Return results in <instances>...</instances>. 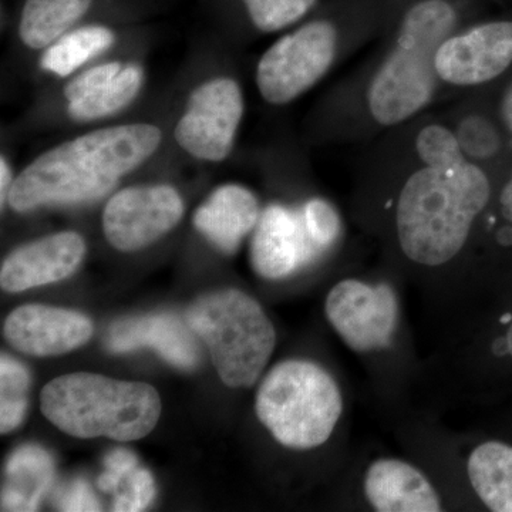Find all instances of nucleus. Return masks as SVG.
Segmentation results:
<instances>
[{"mask_svg": "<svg viewBox=\"0 0 512 512\" xmlns=\"http://www.w3.org/2000/svg\"><path fill=\"white\" fill-rule=\"evenodd\" d=\"M491 198L483 168L466 160L447 170L421 165L394 202L397 248L416 268L437 271L463 254Z\"/></svg>", "mask_w": 512, "mask_h": 512, "instance_id": "f257e3e1", "label": "nucleus"}, {"mask_svg": "<svg viewBox=\"0 0 512 512\" xmlns=\"http://www.w3.org/2000/svg\"><path fill=\"white\" fill-rule=\"evenodd\" d=\"M161 138L160 128L151 124H124L50 148L13 181L9 205L28 212L42 205L100 200L156 153Z\"/></svg>", "mask_w": 512, "mask_h": 512, "instance_id": "f03ea898", "label": "nucleus"}, {"mask_svg": "<svg viewBox=\"0 0 512 512\" xmlns=\"http://www.w3.org/2000/svg\"><path fill=\"white\" fill-rule=\"evenodd\" d=\"M466 0H406L393 42L366 89L370 119L396 127L430 106L439 77L434 57L441 42L463 26Z\"/></svg>", "mask_w": 512, "mask_h": 512, "instance_id": "7ed1b4c3", "label": "nucleus"}, {"mask_svg": "<svg viewBox=\"0 0 512 512\" xmlns=\"http://www.w3.org/2000/svg\"><path fill=\"white\" fill-rule=\"evenodd\" d=\"M40 403L50 423L77 439H143L161 414L160 396L150 384L93 373L57 377L46 384Z\"/></svg>", "mask_w": 512, "mask_h": 512, "instance_id": "20e7f679", "label": "nucleus"}, {"mask_svg": "<svg viewBox=\"0 0 512 512\" xmlns=\"http://www.w3.org/2000/svg\"><path fill=\"white\" fill-rule=\"evenodd\" d=\"M345 412L332 373L311 360L289 359L269 370L255 396L258 420L281 446L313 450L325 446Z\"/></svg>", "mask_w": 512, "mask_h": 512, "instance_id": "39448f33", "label": "nucleus"}, {"mask_svg": "<svg viewBox=\"0 0 512 512\" xmlns=\"http://www.w3.org/2000/svg\"><path fill=\"white\" fill-rule=\"evenodd\" d=\"M187 323L207 345L222 383L232 389L258 382L276 346V330L262 306L238 289L197 299Z\"/></svg>", "mask_w": 512, "mask_h": 512, "instance_id": "423d86ee", "label": "nucleus"}, {"mask_svg": "<svg viewBox=\"0 0 512 512\" xmlns=\"http://www.w3.org/2000/svg\"><path fill=\"white\" fill-rule=\"evenodd\" d=\"M340 45L336 20L313 19L276 40L256 67V86L265 101L284 106L312 89L335 63Z\"/></svg>", "mask_w": 512, "mask_h": 512, "instance_id": "0eeeda50", "label": "nucleus"}, {"mask_svg": "<svg viewBox=\"0 0 512 512\" xmlns=\"http://www.w3.org/2000/svg\"><path fill=\"white\" fill-rule=\"evenodd\" d=\"M325 315L340 340L356 355L389 352L399 335V295L387 282L346 278L332 286L325 299Z\"/></svg>", "mask_w": 512, "mask_h": 512, "instance_id": "6e6552de", "label": "nucleus"}, {"mask_svg": "<svg viewBox=\"0 0 512 512\" xmlns=\"http://www.w3.org/2000/svg\"><path fill=\"white\" fill-rule=\"evenodd\" d=\"M244 109V96L235 80L220 77L201 84L188 99L175 127V140L198 160H225L234 147Z\"/></svg>", "mask_w": 512, "mask_h": 512, "instance_id": "1a4fd4ad", "label": "nucleus"}, {"mask_svg": "<svg viewBox=\"0 0 512 512\" xmlns=\"http://www.w3.org/2000/svg\"><path fill=\"white\" fill-rule=\"evenodd\" d=\"M512 64V20L461 26L441 42L434 69L448 86L476 87L493 82Z\"/></svg>", "mask_w": 512, "mask_h": 512, "instance_id": "9d476101", "label": "nucleus"}, {"mask_svg": "<svg viewBox=\"0 0 512 512\" xmlns=\"http://www.w3.org/2000/svg\"><path fill=\"white\" fill-rule=\"evenodd\" d=\"M183 214V198L170 185L126 188L104 210V234L119 251H138L170 232Z\"/></svg>", "mask_w": 512, "mask_h": 512, "instance_id": "9b49d317", "label": "nucleus"}, {"mask_svg": "<svg viewBox=\"0 0 512 512\" xmlns=\"http://www.w3.org/2000/svg\"><path fill=\"white\" fill-rule=\"evenodd\" d=\"M323 254L306 228L302 210L274 204L262 211L251 241L252 266L261 278H288Z\"/></svg>", "mask_w": 512, "mask_h": 512, "instance_id": "f8f14e48", "label": "nucleus"}, {"mask_svg": "<svg viewBox=\"0 0 512 512\" xmlns=\"http://www.w3.org/2000/svg\"><path fill=\"white\" fill-rule=\"evenodd\" d=\"M3 332L10 345L26 355L60 356L86 345L93 323L79 312L25 305L10 313Z\"/></svg>", "mask_w": 512, "mask_h": 512, "instance_id": "ddd939ff", "label": "nucleus"}, {"mask_svg": "<svg viewBox=\"0 0 512 512\" xmlns=\"http://www.w3.org/2000/svg\"><path fill=\"white\" fill-rule=\"evenodd\" d=\"M86 254V242L76 232L49 235L13 251L3 261L0 285L8 292H23L55 284L76 271Z\"/></svg>", "mask_w": 512, "mask_h": 512, "instance_id": "4468645a", "label": "nucleus"}, {"mask_svg": "<svg viewBox=\"0 0 512 512\" xmlns=\"http://www.w3.org/2000/svg\"><path fill=\"white\" fill-rule=\"evenodd\" d=\"M363 495L377 512H439L443 498L419 467L396 457H380L367 466Z\"/></svg>", "mask_w": 512, "mask_h": 512, "instance_id": "2eb2a0df", "label": "nucleus"}, {"mask_svg": "<svg viewBox=\"0 0 512 512\" xmlns=\"http://www.w3.org/2000/svg\"><path fill=\"white\" fill-rule=\"evenodd\" d=\"M195 333L173 315H148L121 319L107 333V349L114 353L141 348L157 350L158 355L180 369H194L201 353Z\"/></svg>", "mask_w": 512, "mask_h": 512, "instance_id": "dca6fc26", "label": "nucleus"}, {"mask_svg": "<svg viewBox=\"0 0 512 512\" xmlns=\"http://www.w3.org/2000/svg\"><path fill=\"white\" fill-rule=\"evenodd\" d=\"M258 198L241 185L218 188L194 215V225L215 247L232 254L261 218Z\"/></svg>", "mask_w": 512, "mask_h": 512, "instance_id": "f3484780", "label": "nucleus"}, {"mask_svg": "<svg viewBox=\"0 0 512 512\" xmlns=\"http://www.w3.org/2000/svg\"><path fill=\"white\" fill-rule=\"evenodd\" d=\"M53 478L55 463L45 448L35 444L19 447L6 463L2 511H36Z\"/></svg>", "mask_w": 512, "mask_h": 512, "instance_id": "a211bd4d", "label": "nucleus"}, {"mask_svg": "<svg viewBox=\"0 0 512 512\" xmlns=\"http://www.w3.org/2000/svg\"><path fill=\"white\" fill-rule=\"evenodd\" d=\"M467 477L471 488L493 512H512V446L484 441L470 451Z\"/></svg>", "mask_w": 512, "mask_h": 512, "instance_id": "6ab92c4d", "label": "nucleus"}, {"mask_svg": "<svg viewBox=\"0 0 512 512\" xmlns=\"http://www.w3.org/2000/svg\"><path fill=\"white\" fill-rule=\"evenodd\" d=\"M93 0H26L19 36L30 49L53 45L89 12Z\"/></svg>", "mask_w": 512, "mask_h": 512, "instance_id": "aec40b11", "label": "nucleus"}, {"mask_svg": "<svg viewBox=\"0 0 512 512\" xmlns=\"http://www.w3.org/2000/svg\"><path fill=\"white\" fill-rule=\"evenodd\" d=\"M113 43V30L106 26L90 25L70 30L50 45L40 60V66L46 72L66 77L109 49Z\"/></svg>", "mask_w": 512, "mask_h": 512, "instance_id": "412c9836", "label": "nucleus"}, {"mask_svg": "<svg viewBox=\"0 0 512 512\" xmlns=\"http://www.w3.org/2000/svg\"><path fill=\"white\" fill-rule=\"evenodd\" d=\"M141 86H143V72L140 67H123L121 72L103 89L83 99L70 101L69 114L77 121H93L111 116L136 99Z\"/></svg>", "mask_w": 512, "mask_h": 512, "instance_id": "4be33fe9", "label": "nucleus"}, {"mask_svg": "<svg viewBox=\"0 0 512 512\" xmlns=\"http://www.w3.org/2000/svg\"><path fill=\"white\" fill-rule=\"evenodd\" d=\"M28 369L8 355L0 359V431L18 429L28 410Z\"/></svg>", "mask_w": 512, "mask_h": 512, "instance_id": "5701e85b", "label": "nucleus"}, {"mask_svg": "<svg viewBox=\"0 0 512 512\" xmlns=\"http://www.w3.org/2000/svg\"><path fill=\"white\" fill-rule=\"evenodd\" d=\"M414 147L421 164L440 170L456 167L468 160L456 131L440 123L421 128L414 140Z\"/></svg>", "mask_w": 512, "mask_h": 512, "instance_id": "b1692460", "label": "nucleus"}, {"mask_svg": "<svg viewBox=\"0 0 512 512\" xmlns=\"http://www.w3.org/2000/svg\"><path fill=\"white\" fill-rule=\"evenodd\" d=\"M319 0H242L256 29L275 33L301 22Z\"/></svg>", "mask_w": 512, "mask_h": 512, "instance_id": "393cba45", "label": "nucleus"}, {"mask_svg": "<svg viewBox=\"0 0 512 512\" xmlns=\"http://www.w3.org/2000/svg\"><path fill=\"white\" fill-rule=\"evenodd\" d=\"M306 228L323 252L336 245L342 232V221L336 208L322 198H313L302 208Z\"/></svg>", "mask_w": 512, "mask_h": 512, "instance_id": "a878e982", "label": "nucleus"}, {"mask_svg": "<svg viewBox=\"0 0 512 512\" xmlns=\"http://www.w3.org/2000/svg\"><path fill=\"white\" fill-rule=\"evenodd\" d=\"M454 131L468 160L494 156L500 147L497 131L481 117H468L461 121L460 127Z\"/></svg>", "mask_w": 512, "mask_h": 512, "instance_id": "bb28decb", "label": "nucleus"}, {"mask_svg": "<svg viewBox=\"0 0 512 512\" xmlns=\"http://www.w3.org/2000/svg\"><path fill=\"white\" fill-rule=\"evenodd\" d=\"M156 495V485L150 471L136 468L120 485L114 498L113 511L138 512L146 510Z\"/></svg>", "mask_w": 512, "mask_h": 512, "instance_id": "cd10ccee", "label": "nucleus"}, {"mask_svg": "<svg viewBox=\"0 0 512 512\" xmlns=\"http://www.w3.org/2000/svg\"><path fill=\"white\" fill-rule=\"evenodd\" d=\"M121 69H123V66L117 62L93 67L89 72L80 74L73 82L67 84L66 89H64V96L69 100V103L90 96V94L96 93L97 90L103 89L107 83H110L121 72Z\"/></svg>", "mask_w": 512, "mask_h": 512, "instance_id": "c85d7f7f", "label": "nucleus"}, {"mask_svg": "<svg viewBox=\"0 0 512 512\" xmlns=\"http://www.w3.org/2000/svg\"><path fill=\"white\" fill-rule=\"evenodd\" d=\"M106 471L101 474L97 487L103 493H116L120 485L138 467L136 454L127 448H117L106 457Z\"/></svg>", "mask_w": 512, "mask_h": 512, "instance_id": "c756f323", "label": "nucleus"}, {"mask_svg": "<svg viewBox=\"0 0 512 512\" xmlns=\"http://www.w3.org/2000/svg\"><path fill=\"white\" fill-rule=\"evenodd\" d=\"M60 511H100V503L90 485L83 480H74L57 491L55 497Z\"/></svg>", "mask_w": 512, "mask_h": 512, "instance_id": "7c9ffc66", "label": "nucleus"}, {"mask_svg": "<svg viewBox=\"0 0 512 512\" xmlns=\"http://www.w3.org/2000/svg\"><path fill=\"white\" fill-rule=\"evenodd\" d=\"M501 217L508 222L507 227L512 229V177L500 194Z\"/></svg>", "mask_w": 512, "mask_h": 512, "instance_id": "2f4dec72", "label": "nucleus"}, {"mask_svg": "<svg viewBox=\"0 0 512 512\" xmlns=\"http://www.w3.org/2000/svg\"><path fill=\"white\" fill-rule=\"evenodd\" d=\"M12 184V173H10L8 161L2 157V160H0V201H2V205L5 204V201H8Z\"/></svg>", "mask_w": 512, "mask_h": 512, "instance_id": "473e14b6", "label": "nucleus"}, {"mask_svg": "<svg viewBox=\"0 0 512 512\" xmlns=\"http://www.w3.org/2000/svg\"><path fill=\"white\" fill-rule=\"evenodd\" d=\"M500 111L505 128L512 134V82L505 90Z\"/></svg>", "mask_w": 512, "mask_h": 512, "instance_id": "72a5a7b5", "label": "nucleus"}, {"mask_svg": "<svg viewBox=\"0 0 512 512\" xmlns=\"http://www.w3.org/2000/svg\"><path fill=\"white\" fill-rule=\"evenodd\" d=\"M495 353L501 356L510 355L512 357V322L507 330V335L504 338L498 339L497 343H495Z\"/></svg>", "mask_w": 512, "mask_h": 512, "instance_id": "f704fd0d", "label": "nucleus"}]
</instances>
